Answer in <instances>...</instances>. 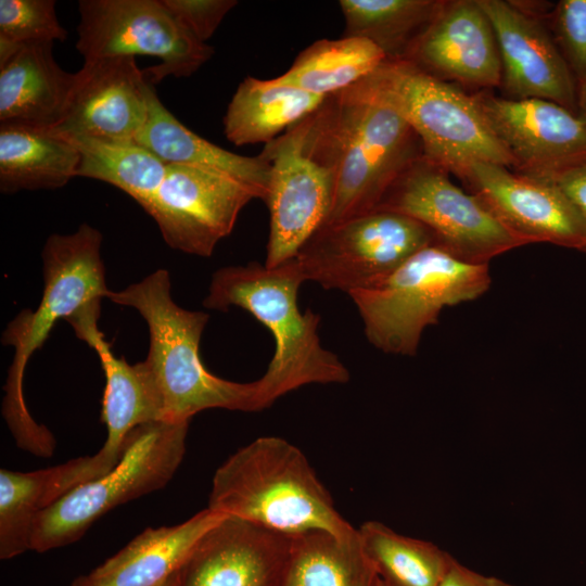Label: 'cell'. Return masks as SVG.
<instances>
[{
  "instance_id": "3",
  "label": "cell",
  "mask_w": 586,
  "mask_h": 586,
  "mask_svg": "<svg viewBox=\"0 0 586 586\" xmlns=\"http://www.w3.org/2000/svg\"><path fill=\"white\" fill-rule=\"evenodd\" d=\"M207 508L288 536L317 531L343 539L357 535L303 451L278 436L254 440L216 470Z\"/></svg>"
},
{
  "instance_id": "7",
  "label": "cell",
  "mask_w": 586,
  "mask_h": 586,
  "mask_svg": "<svg viewBox=\"0 0 586 586\" xmlns=\"http://www.w3.org/2000/svg\"><path fill=\"white\" fill-rule=\"evenodd\" d=\"M391 104L418 136L423 156L458 176L475 162L515 169L472 93L435 78L406 60H386L360 80Z\"/></svg>"
},
{
  "instance_id": "31",
  "label": "cell",
  "mask_w": 586,
  "mask_h": 586,
  "mask_svg": "<svg viewBox=\"0 0 586 586\" xmlns=\"http://www.w3.org/2000/svg\"><path fill=\"white\" fill-rule=\"evenodd\" d=\"M357 534L375 573L395 586H440L455 560L435 544L402 535L379 521L365 522Z\"/></svg>"
},
{
  "instance_id": "37",
  "label": "cell",
  "mask_w": 586,
  "mask_h": 586,
  "mask_svg": "<svg viewBox=\"0 0 586 586\" xmlns=\"http://www.w3.org/2000/svg\"><path fill=\"white\" fill-rule=\"evenodd\" d=\"M577 115L586 122V84L577 86Z\"/></svg>"
},
{
  "instance_id": "2",
  "label": "cell",
  "mask_w": 586,
  "mask_h": 586,
  "mask_svg": "<svg viewBox=\"0 0 586 586\" xmlns=\"http://www.w3.org/2000/svg\"><path fill=\"white\" fill-rule=\"evenodd\" d=\"M106 297L135 308L148 324L150 345L143 364L158 392L164 420L190 421L211 408H267L259 379L239 383L205 368L199 347L208 315L174 302L167 270L158 269L122 291H109Z\"/></svg>"
},
{
  "instance_id": "17",
  "label": "cell",
  "mask_w": 586,
  "mask_h": 586,
  "mask_svg": "<svg viewBox=\"0 0 586 586\" xmlns=\"http://www.w3.org/2000/svg\"><path fill=\"white\" fill-rule=\"evenodd\" d=\"M63 119L51 130L112 141H136L150 112V84L135 56L85 61Z\"/></svg>"
},
{
  "instance_id": "36",
  "label": "cell",
  "mask_w": 586,
  "mask_h": 586,
  "mask_svg": "<svg viewBox=\"0 0 586 586\" xmlns=\"http://www.w3.org/2000/svg\"><path fill=\"white\" fill-rule=\"evenodd\" d=\"M440 586H515L496 576L485 575L459 563L456 559Z\"/></svg>"
},
{
  "instance_id": "32",
  "label": "cell",
  "mask_w": 586,
  "mask_h": 586,
  "mask_svg": "<svg viewBox=\"0 0 586 586\" xmlns=\"http://www.w3.org/2000/svg\"><path fill=\"white\" fill-rule=\"evenodd\" d=\"M53 0H0V39L15 44L66 40Z\"/></svg>"
},
{
  "instance_id": "4",
  "label": "cell",
  "mask_w": 586,
  "mask_h": 586,
  "mask_svg": "<svg viewBox=\"0 0 586 586\" xmlns=\"http://www.w3.org/2000/svg\"><path fill=\"white\" fill-rule=\"evenodd\" d=\"M101 232L82 224L71 234L50 235L42 250L43 293L36 310L21 311L7 327L2 343L14 348L8 371L2 415L16 445L38 457H50L55 438L31 417L24 398L26 365L54 324L107 296Z\"/></svg>"
},
{
  "instance_id": "12",
  "label": "cell",
  "mask_w": 586,
  "mask_h": 586,
  "mask_svg": "<svg viewBox=\"0 0 586 586\" xmlns=\"http://www.w3.org/2000/svg\"><path fill=\"white\" fill-rule=\"evenodd\" d=\"M449 175L422 156L394 181L377 208L416 219L433 233L436 244L469 263L489 265L493 258L524 245Z\"/></svg>"
},
{
  "instance_id": "24",
  "label": "cell",
  "mask_w": 586,
  "mask_h": 586,
  "mask_svg": "<svg viewBox=\"0 0 586 586\" xmlns=\"http://www.w3.org/2000/svg\"><path fill=\"white\" fill-rule=\"evenodd\" d=\"M167 164H186L218 171L256 189L264 201L269 165L260 156H243L207 141L181 124L153 88L148 122L136 140Z\"/></svg>"
},
{
  "instance_id": "25",
  "label": "cell",
  "mask_w": 586,
  "mask_h": 586,
  "mask_svg": "<svg viewBox=\"0 0 586 586\" xmlns=\"http://www.w3.org/2000/svg\"><path fill=\"white\" fill-rule=\"evenodd\" d=\"M326 98L275 79L247 76L228 105L225 135L237 146L267 144L316 111Z\"/></svg>"
},
{
  "instance_id": "38",
  "label": "cell",
  "mask_w": 586,
  "mask_h": 586,
  "mask_svg": "<svg viewBox=\"0 0 586 586\" xmlns=\"http://www.w3.org/2000/svg\"><path fill=\"white\" fill-rule=\"evenodd\" d=\"M161 586H180L179 583V572L171 576L166 583Z\"/></svg>"
},
{
  "instance_id": "9",
  "label": "cell",
  "mask_w": 586,
  "mask_h": 586,
  "mask_svg": "<svg viewBox=\"0 0 586 586\" xmlns=\"http://www.w3.org/2000/svg\"><path fill=\"white\" fill-rule=\"evenodd\" d=\"M339 95L343 150L326 225L375 209L394 181L423 156L418 136L377 92L357 82Z\"/></svg>"
},
{
  "instance_id": "16",
  "label": "cell",
  "mask_w": 586,
  "mask_h": 586,
  "mask_svg": "<svg viewBox=\"0 0 586 586\" xmlns=\"http://www.w3.org/2000/svg\"><path fill=\"white\" fill-rule=\"evenodd\" d=\"M493 26L510 99H544L577 114V84L545 23L546 11L520 2L479 0Z\"/></svg>"
},
{
  "instance_id": "40",
  "label": "cell",
  "mask_w": 586,
  "mask_h": 586,
  "mask_svg": "<svg viewBox=\"0 0 586 586\" xmlns=\"http://www.w3.org/2000/svg\"><path fill=\"white\" fill-rule=\"evenodd\" d=\"M71 586H84V585H82V584L78 581V578H77V579H75V581L72 583Z\"/></svg>"
},
{
  "instance_id": "11",
  "label": "cell",
  "mask_w": 586,
  "mask_h": 586,
  "mask_svg": "<svg viewBox=\"0 0 586 586\" xmlns=\"http://www.w3.org/2000/svg\"><path fill=\"white\" fill-rule=\"evenodd\" d=\"M77 50L85 61L107 56H156L157 66L143 69L154 85L167 76L187 77L214 54L164 5L162 0L79 1Z\"/></svg>"
},
{
  "instance_id": "23",
  "label": "cell",
  "mask_w": 586,
  "mask_h": 586,
  "mask_svg": "<svg viewBox=\"0 0 586 586\" xmlns=\"http://www.w3.org/2000/svg\"><path fill=\"white\" fill-rule=\"evenodd\" d=\"M224 517L206 508L177 525L148 527L78 581L84 586H161L182 569Z\"/></svg>"
},
{
  "instance_id": "39",
  "label": "cell",
  "mask_w": 586,
  "mask_h": 586,
  "mask_svg": "<svg viewBox=\"0 0 586 586\" xmlns=\"http://www.w3.org/2000/svg\"><path fill=\"white\" fill-rule=\"evenodd\" d=\"M377 586H395V585H393V584H391V583H388V582H386L384 579H379L378 578Z\"/></svg>"
},
{
  "instance_id": "28",
  "label": "cell",
  "mask_w": 586,
  "mask_h": 586,
  "mask_svg": "<svg viewBox=\"0 0 586 586\" xmlns=\"http://www.w3.org/2000/svg\"><path fill=\"white\" fill-rule=\"evenodd\" d=\"M63 137L67 138L79 153L76 177L113 184L131 196L143 209L165 178L167 163L136 141H112L84 136Z\"/></svg>"
},
{
  "instance_id": "34",
  "label": "cell",
  "mask_w": 586,
  "mask_h": 586,
  "mask_svg": "<svg viewBox=\"0 0 586 586\" xmlns=\"http://www.w3.org/2000/svg\"><path fill=\"white\" fill-rule=\"evenodd\" d=\"M176 18L200 41L209 39L227 13L238 4L234 0H162Z\"/></svg>"
},
{
  "instance_id": "26",
  "label": "cell",
  "mask_w": 586,
  "mask_h": 586,
  "mask_svg": "<svg viewBox=\"0 0 586 586\" xmlns=\"http://www.w3.org/2000/svg\"><path fill=\"white\" fill-rule=\"evenodd\" d=\"M79 153L48 128L0 126V190L58 189L76 177Z\"/></svg>"
},
{
  "instance_id": "13",
  "label": "cell",
  "mask_w": 586,
  "mask_h": 586,
  "mask_svg": "<svg viewBox=\"0 0 586 586\" xmlns=\"http://www.w3.org/2000/svg\"><path fill=\"white\" fill-rule=\"evenodd\" d=\"M253 199L262 200L256 189L225 174L167 164L165 178L144 211L171 249L209 257Z\"/></svg>"
},
{
  "instance_id": "30",
  "label": "cell",
  "mask_w": 586,
  "mask_h": 586,
  "mask_svg": "<svg viewBox=\"0 0 586 586\" xmlns=\"http://www.w3.org/2000/svg\"><path fill=\"white\" fill-rule=\"evenodd\" d=\"M378 578L358 534L343 539L317 531L293 536L282 586H377Z\"/></svg>"
},
{
  "instance_id": "8",
  "label": "cell",
  "mask_w": 586,
  "mask_h": 586,
  "mask_svg": "<svg viewBox=\"0 0 586 586\" xmlns=\"http://www.w3.org/2000/svg\"><path fill=\"white\" fill-rule=\"evenodd\" d=\"M189 422L161 420L133 429L114 468L36 518L30 550L44 552L75 543L109 511L163 488L186 454Z\"/></svg>"
},
{
  "instance_id": "18",
  "label": "cell",
  "mask_w": 586,
  "mask_h": 586,
  "mask_svg": "<svg viewBox=\"0 0 586 586\" xmlns=\"http://www.w3.org/2000/svg\"><path fill=\"white\" fill-rule=\"evenodd\" d=\"M404 60L456 86L477 91L500 87L498 46L479 0H442Z\"/></svg>"
},
{
  "instance_id": "22",
  "label": "cell",
  "mask_w": 586,
  "mask_h": 586,
  "mask_svg": "<svg viewBox=\"0 0 586 586\" xmlns=\"http://www.w3.org/2000/svg\"><path fill=\"white\" fill-rule=\"evenodd\" d=\"M100 314L101 303H95L66 321L100 359L105 375L101 421L106 428V438L102 446L118 453L133 429L164 420V415L158 392L143 361L130 365L114 355L98 328Z\"/></svg>"
},
{
  "instance_id": "15",
  "label": "cell",
  "mask_w": 586,
  "mask_h": 586,
  "mask_svg": "<svg viewBox=\"0 0 586 586\" xmlns=\"http://www.w3.org/2000/svg\"><path fill=\"white\" fill-rule=\"evenodd\" d=\"M491 129L515 161L514 171L547 177L586 160V122L544 99L472 93Z\"/></svg>"
},
{
  "instance_id": "10",
  "label": "cell",
  "mask_w": 586,
  "mask_h": 586,
  "mask_svg": "<svg viewBox=\"0 0 586 586\" xmlns=\"http://www.w3.org/2000/svg\"><path fill=\"white\" fill-rule=\"evenodd\" d=\"M432 243H436L433 233L421 222L375 208L324 225L294 258L305 281L351 294L381 282Z\"/></svg>"
},
{
  "instance_id": "19",
  "label": "cell",
  "mask_w": 586,
  "mask_h": 586,
  "mask_svg": "<svg viewBox=\"0 0 586 586\" xmlns=\"http://www.w3.org/2000/svg\"><path fill=\"white\" fill-rule=\"evenodd\" d=\"M293 536L225 515L179 571L180 586H271L285 576Z\"/></svg>"
},
{
  "instance_id": "21",
  "label": "cell",
  "mask_w": 586,
  "mask_h": 586,
  "mask_svg": "<svg viewBox=\"0 0 586 586\" xmlns=\"http://www.w3.org/2000/svg\"><path fill=\"white\" fill-rule=\"evenodd\" d=\"M52 44L0 39L1 125L51 129L63 119L77 76L58 65Z\"/></svg>"
},
{
  "instance_id": "5",
  "label": "cell",
  "mask_w": 586,
  "mask_h": 586,
  "mask_svg": "<svg viewBox=\"0 0 586 586\" xmlns=\"http://www.w3.org/2000/svg\"><path fill=\"white\" fill-rule=\"evenodd\" d=\"M339 93L265 144L269 165L264 202L270 216L265 265L294 258L331 214L343 150Z\"/></svg>"
},
{
  "instance_id": "14",
  "label": "cell",
  "mask_w": 586,
  "mask_h": 586,
  "mask_svg": "<svg viewBox=\"0 0 586 586\" xmlns=\"http://www.w3.org/2000/svg\"><path fill=\"white\" fill-rule=\"evenodd\" d=\"M457 177L524 245L544 242L583 252L585 224L553 182L483 162Z\"/></svg>"
},
{
  "instance_id": "35",
  "label": "cell",
  "mask_w": 586,
  "mask_h": 586,
  "mask_svg": "<svg viewBox=\"0 0 586 586\" xmlns=\"http://www.w3.org/2000/svg\"><path fill=\"white\" fill-rule=\"evenodd\" d=\"M538 178L553 182L565 194L586 227V160L566 170ZM582 253L586 254V245Z\"/></svg>"
},
{
  "instance_id": "29",
  "label": "cell",
  "mask_w": 586,
  "mask_h": 586,
  "mask_svg": "<svg viewBox=\"0 0 586 586\" xmlns=\"http://www.w3.org/2000/svg\"><path fill=\"white\" fill-rule=\"evenodd\" d=\"M442 0H340L344 37L366 39L386 60H404Z\"/></svg>"
},
{
  "instance_id": "27",
  "label": "cell",
  "mask_w": 586,
  "mask_h": 586,
  "mask_svg": "<svg viewBox=\"0 0 586 586\" xmlns=\"http://www.w3.org/2000/svg\"><path fill=\"white\" fill-rule=\"evenodd\" d=\"M386 56L372 42L357 37L320 39L304 49L277 82L329 97L375 72Z\"/></svg>"
},
{
  "instance_id": "1",
  "label": "cell",
  "mask_w": 586,
  "mask_h": 586,
  "mask_svg": "<svg viewBox=\"0 0 586 586\" xmlns=\"http://www.w3.org/2000/svg\"><path fill=\"white\" fill-rule=\"evenodd\" d=\"M305 279L292 258L277 267L259 263L228 266L212 277L203 306L225 311L240 307L262 322L275 339L273 356L259 381L266 407L301 386L345 383L349 372L340 358L321 345L320 316L304 313L297 293Z\"/></svg>"
},
{
  "instance_id": "20",
  "label": "cell",
  "mask_w": 586,
  "mask_h": 586,
  "mask_svg": "<svg viewBox=\"0 0 586 586\" xmlns=\"http://www.w3.org/2000/svg\"><path fill=\"white\" fill-rule=\"evenodd\" d=\"M124 451V450H123ZM123 451L101 447L91 456L29 472L0 470V558L30 550L36 518L82 484L107 473Z\"/></svg>"
},
{
  "instance_id": "33",
  "label": "cell",
  "mask_w": 586,
  "mask_h": 586,
  "mask_svg": "<svg viewBox=\"0 0 586 586\" xmlns=\"http://www.w3.org/2000/svg\"><path fill=\"white\" fill-rule=\"evenodd\" d=\"M544 20L577 86L586 84V0H560Z\"/></svg>"
},
{
  "instance_id": "6",
  "label": "cell",
  "mask_w": 586,
  "mask_h": 586,
  "mask_svg": "<svg viewBox=\"0 0 586 586\" xmlns=\"http://www.w3.org/2000/svg\"><path fill=\"white\" fill-rule=\"evenodd\" d=\"M491 283L488 265L462 260L432 243L381 282L348 295L374 347L413 356L423 331L445 307L479 298Z\"/></svg>"
}]
</instances>
